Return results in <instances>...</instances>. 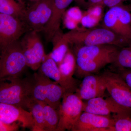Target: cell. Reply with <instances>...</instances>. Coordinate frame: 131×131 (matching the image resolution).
I'll use <instances>...</instances> for the list:
<instances>
[{"instance_id":"cell-1","label":"cell","mask_w":131,"mask_h":131,"mask_svg":"<svg viewBox=\"0 0 131 131\" xmlns=\"http://www.w3.org/2000/svg\"><path fill=\"white\" fill-rule=\"evenodd\" d=\"M73 46L76 60L74 75L79 79L98 73L111 64L116 52L120 48L111 45Z\"/></svg>"},{"instance_id":"cell-2","label":"cell","mask_w":131,"mask_h":131,"mask_svg":"<svg viewBox=\"0 0 131 131\" xmlns=\"http://www.w3.org/2000/svg\"><path fill=\"white\" fill-rule=\"evenodd\" d=\"M64 37L72 46L111 45L121 48L131 41L102 26L86 30H72L64 34Z\"/></svg>"},{"instance_id":"cell-3","label":"cell","mask_w":131,"mask_h":131,"mask_svg":"<svg viewBox=\"0 0 131 131\" xmlns=\"http://www.w3.org/2000/svg\"><path fill=\"white\" fill-rule=\"evenodd\" d=\"M0 80V103L28 109L33 98L31 77H10Z\"/></svg>"},{"instance_id":"cell-4","label":"cell","mask_w":131,"mask_h":131,"mask_svg":"<svg viewBox=\"0 0 131 131\" xmlns=\"http://www.w3.org/2000/svg\"><path fill=\"white\" fill-rule=\"evenodd\" d=\"M31 79L32 98L58 110L61 100L66 93L63 88L39 70L34 74Z\"/></svg>"},{"instance_id":"cell-5","label":"cell","mask_w":131,"mask_h":131,"mask_svg":"<svg viewBox=\"0 0 131 131\" xmlns=\"http://www.w3.org/2000/svg\"><path fill=\"white\" fill-rule=\"evenodd\" d=\"M26 67V61L20 40L1 49L0 79L19 77Z\"/></svg>"},{"instance_id":"cell-6","label":"cell","mask_w":131,"mask_h":131,"mask_svg":"<svg viewBox=\"0 0 131 131\" xmlns=\"http://www.w3.org/2000/svg\"><path fill=\"white\" fill-rule=\"evenodd\" d=\"M102 26L131 41V12L121 5L109 8L103 16Z\"/></svg>"},{"instance_id":"cell-7","label":"cell","mask_w":131,"mask_h":131,"mask_svg":"<svg viewBox=\"0 0 131 131\" xmlns=\"http://www.w3.org/2000/svg\"><path fill=\"white\" fill-rule=\"evenodd\" d=\"M83 102L75 93H67L58 109L59 121L57 131H71L83 112Z\"/></svg>"},{"instance_id":"cell-8","label":"cell","mask_w":131,"mask_h":131,"mask_svg":"<svg viewBox=\"0 0 131 131\" xmlns=\"http://www.w3.org/2000/svg\"><path fill=\"white\" fill-rule=\"evenodd\" d=\"M101 74L110 96L120 105L131 109V89L121 75L110 69Z\"/></svg>"},{"instance_id":"cell-9","label":"cell","mask_w":131,"mask_h":131,"mask_svg":"<svg viewBox=\"0 0 131 131\" xmlns=\"http://www.w3.org/2000/svg\"><path fill=\"white\" fill-rule=\"evenodd\" d=\"M27 8L24 21L32 30L43 31L51 17L53 0H37Z\"/></svg>"},{"instance_id":"cell-10","label":"cell","mask_w":131,"mask_h":131,"mask_svg":"<svg viewBox=\"0 0 131 131\" xmlns=\"http://www.w3.org/2000/svg\"><path fill=\"white\" fill-rule=\"evenodd\" d=\"M31 30L24 20L0 13V49L19 40L22 36Z\"/></svg>"},{"instance_id":"cell-11","label":"cell","mask_w":131,"mask_h":131,"mask_svg":"<svg viewBox=\"0 0 131 131\" xmlns=\"http://www.w3.org/2000/svg\"><path fill=\"white\" fill-rule=\"evenodd\" d=\"M38 33L34 30L29 31L20 40L27 66L35 71L40 68L46 55Z\"/></svg>"},{"instance_id":"cell-12","label":"cell","mask_w":131,"mask_h":131,"mask_svg":"<svg viewBox=\"0 0 131 131\" xmlns=\"http://www.w3.org/2000/svg\"><path fill=\"white\" fill-rule=\"evenodd\" d=\"M83 102V112L103 115H120L131 117V109L124 107L110 96L99 97Z\"/></svg>"},{"instance_id":"cell-13","label":"cell","mask_w":131,"mask_h":131,"mask_svg":"<svg viewBox=\"0 0 131 131\" xmlns=\"http://www.w3.org/2000/svg\"><path fill=\"white\" fill-rule=\"evenodd\" d=\"M112 115L103 116L83 112L72 131H114Z\"/></svg>"},{"instance_id":"cell-14","label":"cell","mask_w":131,"mask_h":131,"mask_svg":"<svg viewBox=\"0 0 131 131\" xmlns=\"http://www.w3.org/2000/svg\"><path fill=\"white\" fill-rule=\"evenodd\" d=\"M38 70L57 82L63 88L66 93H75L81 83L75 78L70 79L65 77L59 70L57 64L49 54H46Z\"/></svg>"},{"instance_id":"cell-15","label":"cell","mask_w":131,"mask_h":131,"mask_svg":"<svg viewBox=\"0 0 131 131\" xmlns=\"http://www.w3.org/2000/svg\"><path fill=\"white\" fill-rule=\"evenodd\" d=\"M106 91L105 82L102 75L94 74L83 78L75 93L84 101L104 97Z\"/></svg>"},{"instance_id":"cell-16","label":"cell","mask_w":131,"mask_h":131,"mask_svg":"<svg viewBox=\"0 0 131 131\" xmlns=\"http://www.w3.org/2000/svg\"><path fill=\"white\" fill-rule=\"evenodd\" d=\"M0 121L8 124L18 122L23 127L31 130L34 127L30 112L20 107L5 103H0Z\"/></svg>"},{"instance_id":"cell-17","label":"cell","mask_w":131,"mask_h":131,"mask_svg":"<svg viewBox=\"0 0 131 131\" xmlns=\"http://www.w3.org/2000/svg\"><path fill=\"white\" fill-rule=\"evenodd\" d=\"M74 0H53L51 17L43 31L46 42H51L54 34L60 28L66 8Z\"/></svg>"},{"instance_id":"cell-18","label":"cell","mask_w":131,"mask_h":131,"mask_svg":"<svg viewBox=\"0 0 131 131\" xmlns=\"http://www.w3.org/2000/svg\"><path fill=\"white\" fill-rule=\"evenodd\" d=\"M52 51L49 53L57 64L60 63L69 49L70 44L64 37V33L61 28L58 29L52 38Z\"/></svg>"},{"instance_id":"cell-19","label":"cell","mask_w":131,"mask_h":131,"mask_svg":"<svg viewBox=\"0 0 131 131\" xmlns=\"http://www.w3.org/2000/svg\"><path fill=\"white\" fill-rule=\"evenodd\" d=\"M27 8L16 0H0V13L24 20Z\"/></svg>"},{"instance_id":"cell-20","label":"cell","mask_w":131,"mask_h":131,"mask_svg":"<svg viewBox=\"0 0 131 131\" xmlns=\"http://www.w3.org/2000/svg\"><path fill=\"white\" fill-rule=\"evenodd\" d=\"M110 69H131V41L128 45L120 48L115 55L110 64Z\"/></svg>"},{"instance_id":"cell-21","label":"cell","mask_w":131,"mask_h":131,"mask_svg":"<svg viewBox=\"0 0 131 131\" xmlns=\"http://www.w3.org/2000/svg\"><path fill=\"white\" fill-rule=\"evenodd\" d=\"M34 121L33 131H45V122L43 107L40 101L32 98L28 107Z\"/></svg>"},{"instance_id":"cell-22","label":"cell","mask_w":131,"mask_h":131,"mask_svg":"<svg viewBox=\"0 0 131 131\" xmlns=\"http://www.w3.org/2000/svg\"><path fill=\"white\" fill-rule=\"evenodd\" d=\"M43 107L45 122V131H57L59 121L58 110L40 101Z\"/></svg>"},{"instance_id":"cell-23","label":"cell","mask_w":131,"mask_h":131,"mask_svg":"<svg viewBox=\"0 0 131 131\" xmlns=\"http://www.w3.org/2000/svg\"><path fill=\"white\" fill-rule=\"evenodd\" d=\"M59 70L65 77L69 79H74L76 69V60L73 50H68L62 61L57 64Z\"/></svg>"},{"instance_id":"cell-24","label":"cell","mask_w":131,"mask_h":131,"mask_svg":"<svg viewBox=\"0 0 131 131\" xmlns=\"http://www.w3.org/2000/svg\"><path fill=\"white\" fill-rule=\"evenodd\" d=\"M81 13L77 7L72 8L65 12L62 19L65 26L71 30L75 29L77 24L82 19Z\"/></svg>"},{"instance_id":"cell-25","label":"cell","mask_w":131,"mask_h":131,"mask_svg":"<svg viewBox=\"0 0 131 131\" xmlns=\"http://www.w3.org/2000/svg\"><path fill=\"white\" fill-rule=\"evenodd\" d=\"M114 131H131V117L113 114Z\"/></svg>"},{"instance_id":"cell-26","label":"cell","mask_w":131,"mask_h":131,"mask_svg":"<svg viewBox=\"0 0 131 131\" xmlns=\"http://www.w3.org/2000/svg\"><path fill=\"white\" fill-rule=\"evenodd\" d=\"M74 1L78 6L86 9L98 6H104L103 0H74Z\"/></svg>"},{"instance_id":"cell-27","label":"cell","mask_w":131,"mask_h":131,"mask_svg":"<svg viewBox=\"0 0 131 131\" xmlns=\"http://www.w3.org/2000/svg\"><path fill=\"white\" fill-rule=\"evenodd\" d=\"M110 70L119 74L131 89V69H118Z\"/></svg>"},{"instance_id":"cell-28","label":"cell","mask_w":131,"mask_h":131,"mask_svg":"<svg viewBox=\"0 0 131 131\" xmlns=\"http://www.w3.org/2000/svg\"><path fill=\"white\" fill-rule=\"evenodd\" d=\"M20 123L16 122L13 123H4L0 121V131H16L18 130Z\"/></svg>"},{"instance_id":"cell-29","label":"cell","mask_w":131,"mask_h":131,"mask_svg":"<svg viewBox=\"0 0 131 131\" xmlns=\"http://www.w3.org/2000/svg\"><path fill=\"white\" fill-rule=\"evenodd\" d=\"M124 1V0H103V5L109 8L121 5Z\"/></svg>"},{"instance_id":"cell-30","label":"cell","mask_w":131,"mask_h":131,"mask_svg":"<svg viewBox=\"0 0 131 131\" xmlns=\"http://www.w3.org/2000/svg\"><path fill=\"white\" fill-rule=\"evenodd\" d=\"M16 1H18L19 2L21 3L22 4H25V3L24 2V0H16Z\"/></svg>"},{"instance_id":"cell-31","label":"cell","mask_w":131,"mask_h":131,"mask_svg":"<svg viewBox=\"0 0 131 131\" xmlns=\"http://www.w3.org/2000/svg\"><path fill=\"white\" fill-rule=\"evenodd\" d=\"M31 1H37V0H31Z\"/></svg>"},{"instance_id":"cell-32","label":"cell","mask_w":131,"mask_h":131,"mask_svg":"<svg viewBox=\"0 0 131 131\" xmlns=\"http://www.w3.org/2000/svg\"><path fill=\"white\" fill-rule=\"evenodd\" d=\"M124 1H126V0H124Z\"/></svg>"}]
</instances>
